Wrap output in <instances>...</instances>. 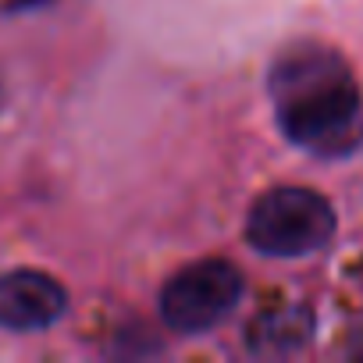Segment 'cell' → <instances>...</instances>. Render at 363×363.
<instances>
[{"label":"cell","instance_id":"cell-5","mask_svg":"<svg viewBox=\"0 0 363 363\" xmlns=\"http://www.w3.org/2000/svg\"><path fill=\"white\" fill-rule=\"evenodd\" d=\"M313 335V313L306 306H274L264 310L250 324V349L260 356H285L310 342Z\"/></svg>","mask_w":363,"mask_h":363},{"label":"cell","instance_id":"cell-6","mask_svg":"<svg viewBox=\"0 0 363 363\" xmlns=\"http://www.w3.org/2000/svg\"><path fill=\"white\" fill-rule=\"evenodd\" d=\"M0 104H4V82H0Z\"/></svg>","mask_w":363,"mask_h":363},{"label":"cell","instance_id":"cell-3","mask_svg":"<svg viewBox=\"0 0 363 363\" xmlns=\"http://www.w3.org/2000/svg\"><path fill=\"white\" fill-rule=\"evenodd\" d=\"M242 296V278L228 260H196L167 278L160 289V317L182 335L211 331Z\"/></svg>","mask_w":363,"mask_h":363},{"label":"cell","instance_id":"cell-1","mask_svg":"<svg viewBox=\"0 0 363 363\" xmlns=\"http://www.w3.org/2000/svg\"><path fill=\"white\" fill-rule=\"evenodd\" d=\"M267 86L278 125L296 146L317 157H345L363 146V96L335 50L289 47L274 61Z\"/></svg>","mask_w":363,"mask_h":363},{"label":"cell","instance_id":"cell-4","mask_svg":"<svg viewBox=\"0 0 363 363\" xmlns=\"http://www.w3.org/2000/svg\"><path fill=\"white\" fill-rule=\"evenodd\" d=\"M68 292L43 271H8L0 278V328L40 331L65 317Z\"/></svg>","mask_w":363,"mask_h":363},{"label":"cell","instance_id":"cell-2","mask_svg":"<svg viewBox=\"0 0 363 363\" xmlns=\"http://www.w3.org/2000/svg\"><path fill=\"white\" fill-rule=\"evenodd\" d=\"M335 235V211L313 189H271L246 218V239L267 257H310Z\"/></svg>","mask_w":363,"mask_h":363}]
</instances>
